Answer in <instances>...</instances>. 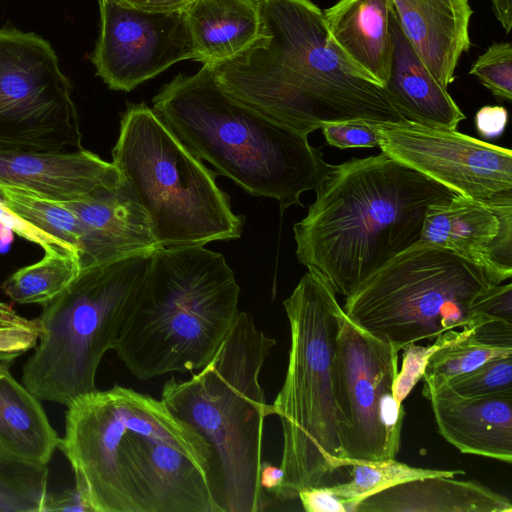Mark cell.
Listing matches in <instances>:
<instances>
[{"label":"cell","mask_w":512,"mask_h":512,"mask_svg":"<svg viewBox=\"0 0 512 512\" xmlns=\"http://www.w3.org/2000/svg\"><path fill=\"white\" fill-rule=\"evenodd\" d=\"M0 226L7 232L11 231L21 238L31 241L41 246L45 252L72 254L78 257L74 252L68 249L63 243L49 236L48 234L29 224L16 214H14L0 199ZM79 260V259H78Z\"/></svg>","instance_id":"cell-36"},{"label":"cell","mask_w":512,"mask_h":512,"mask_svg":"<svg viewBox=\"0 0 512 512\" xmlns=\"http://www.w3.org/2000/svg\"><path fill=\"white\" fill-rule=\"evenodd\" d=\"M47 485V465L0 457V512H42Z\"/></svg>","instance_id":"cell-28"},{"label":"cell","mask_w":512,"mask_h":512,"mask_svg":"<svg viewBox=\"0 0 512 512\" xmlns=\"http://www.w3.org/2000/svg\"><path fill=\"white\" fill-rule=\"evenodd\" d=\"M479 314L512 323V285L498 284L490 287L477 301Z\"/></svg>","instance_id":"cell-37"},{"label":"cell","mask_w":512,"mask_h":512,"mask_svg":"<svg viewBox=\"0 0 512 512\" xmlns=\"http://www.w3.org/2000/svg\"><path fill=\"white\" fill-rule=\"evenodd\" d=\"M276 340L239 314L214 357L187 380L170 377L161 400L210 444L222 512H259L270 499L259 483L265 419L274 414L260 372Z\"/></svg>","instance_id":"cell-5"},{"label":"cell","mask_w":512,"mask_h":512,"mask_svg":"<svg viewBox=\"0 0 512 512\" xmlns=\"http://www.w3.org/2000/svg\"><path fill=\"white\" fill-rule=\"evenodd\" d=\"M499 231L500 220L487 199L455 194L427 207L418 241L447 249L481 266L501 284L490 261Z\"/></svg>","instance_id":"cell-21"},{"label":"cell","mask_w":512,"mask_h":512,"mask_svg":"<svg viewBox=\"0 0 512 512\" xmlns=\"http://www.w3.org/2000/svg\"><path fill=\"white\" fill-rule=\"evenodd\" d=\"M487 200L500 220V231L491 247L490 261L504 282L512 276V190L497 193Z\"/></svg>","instance_id":"cell-34"},{"label":"cell","mask_w":512,"mask_h":512,"mask_svg":"<svg viewBox=\"0 0 512 512\" xmlns=\"http://www.w3.org/2000/svg\"><path fill=\"white\" fill-rule=\"evenodd\" d=\"M1 361V360H0Z\"/></svg>","instance_id":"cell-45"},{"label":"cell","mask_w":512,"mask_h":512,"mask_svg":"<svg viewBox=\"0 0 512 512\" xmlns=\"http://www.w3.org/2000/svg\"><path fill=\"white\" fill-rule=\"evenodd\" d=\"M315 193L293 225L296 256L345 297L419 240L430 204L456 194L383 152L331 165Z\"/></svg>","instance_id":"cell-3"},{"label":"cell","mask_w":512,"mask_h":512,"mask_svg":"<svg viewBox=\"0 0 512 512\" xmlns=\"http://www.w3.org/2000/svg\"><path fill=\"white\" fill-rule=\"evenodd\" d=\"M78 257L45 252L44 257L14 272L2 284L3 292L19 304H41L58 296L79 274Z\"/></svg>","instance_id":"cell-25"},{"label":"cell","mask_w":512,"mask_h":512,"mask_svg":"<svg viewBox=\"0 0 512 512\" xmlns=\"http://www.w3.org/2000/svg\"><path fill=\"white\" fill-rule=\"evenodd\" d=\"M121 183L113 163L85 150H0V189H14L56 202H75Z\"/></svg>","instance_id":"cell-15"},{"label":"cell","mask_w":512,"mask_h":512,"mask_svg":"<svg viewBox=\"0 0 512 512\" xmlns=\"http://www.w3.org/2000/svg\"><path fill=\"white\" fill-rule=\"evenodd\" d=\"M41 36L0 29V150L81 149L72 84Z\"/></svg>","instance_id":"cell-11"},{"label":"cell","mask_w":512,"mask_h":512,"mask_svg":"<svg viewBox=\"0 0 512 512\" xmlns=\"http://www.w3.org/2000/svg\"><path fill=\"white\" fill-rule=\"evenodd\" d=\"M284 482V472L279 466H275L269 462L262 461L259 473V483L261 488L273 499L280 500L282 496V487Z\"/></svg>","instance_id":"cell-42"},{"label":"cell","mask_w":512,"mask_h":512,"mask_svg":"<svg viewBox=\"0 0 512 512\" xmlns=\"http://www.w3.org/2000/svg\"><path fill=\"white\" fill-rule=\"evenodd\" d=\"M381 152L456 194L487 199L512 190V151L409 120L372 122Z\"/></svg>","instance_id":"cell-13"},{"label":"cell","mask_w":512,"mask_h":512,"mask_svg":"<svg viewBox=\"0 0 512 512\" xmlns=\"http://www.w3.org/2000/svg\"><path fill=\"white\" fill-rule=\"evenodd\" d=\"M399 25L431 76L444 88L470 48L468 0H391Z\"/></svg>","instance_id":"cell-17"},{"label":"cell","mask_w":512,"mask_h":512,"mask_svg":"<svg viewBox=\"0 0 512 512\" xmlns=\"http://www.w3.org/2000/svg\"><path fill=\"white\" fill-rule=\"evenodd\" d=\"M0 196L14 214L63 243L79 259L85 233L84 226L77 215L62 202L43 199L14 189H0Z\"/></svg>","instance_id":"cell-27"},{"label":"cell","mask_w":512,"mask_h":512,"mask_svg":"<svg viewBox=\"0 0 512 512\" xmlns=\"http://www.w3.org/2000/svg\"><path fill=\"white\" fill-rule=\"evenodd\" d=\"M185 17L193 59L206 66L236 57L260 36L258 0H193Z\"/></svg>","instance_id":"cell-23"},{"label":"cell","mask_w":512,"mask_h":512,"mask_svg":"<svg viewBox=\"0 0 512 512\" xmlns=\"http://www.w3.org/2000/svg\"><path fill=\"white\" fill-rule=\"evenodd\" d=\"M351 478L332 485L333 491L344 501L347 512H355L364 498L399 483L429 476L463 475V470H440L413 467L395 458L377 461H355L349 466Z\"/></svg>","instance_id":"cell-26"},{"label":"cell","mask_w":512,"mask_h":512,"mask_svg":"<svg viewBox=\"0 0 512 512\" xmlns=\"http://www.w3.org/2000/svg\"><path fill=\"white\" fill-rule=\"evenodd\" d=\"M37 319L19 315L10 305L0 302V359L10 364L35 347L39 336Z\"/></svg>","instance_id":"cell-33"},{"label":"cell","mask_w":512,"mask_h":512,"mask_svg":"<svg viewBox=\"0 0 512 512\" xmlns=\"http://www.w3.org/2000/svg\"><path fill=\"white\" fill-rule=\"evenodd\" d=\"M113 164L149 218L161 248L205 246L238 239L245 217L208 169L155 111L129 104L122 115Z\"/></svg>","instance_id":"cell-9"},{"label":"cell","mask_w":512,"mask_h":512,"mask_svg":"<svg viewBox=\"0 0 512 512\" xmlns=\"http://www.w3.org/2000/svg\"><path fill=\"white\" fill-rule=\"evenodd\" d=\"M60 437L39 399L0 361V443L12 456L47 465Z\"/></svg>","instance_id":"cell-24"},{"label":"cell","mask_w":512,"mask_h":512,"mask_svg":"<svg viewBox=\"0 0 512 512\" xmlns=\"http://www.w3.org/2000/svg\"><path fill=\"white\" fill-rule=\"evenodd\" d=\"M512 392V355L491 358L476 369L433 386H423L422 394L476 398Z\"/></svg>","instance_id":"cell-29"},{"label":"cell","mask_w":512,"mask_h":512,"mask_svg":"<svg viewBox=\"0 0 512 512\" xmlns=\"http://www.w3.org/2000/svg\"><path fill=\"white\" fill-rule=\"evenodd\" d=\"M100 32L90 55L111 89L129 92L194 53L185 11L154 13L99 0Z\"/></svg>","instance_id":"cell-14"},{"label":"cell","mask_w":512,"mask_h":512,"mask_svg":"<svg viewBox=\"0 0 512 512\" xmlns=\"http://www.w3.org/2000/svg\"><path fill=\"white\" fill-rule=\"evenodd\" d=\"M240 287L222 254L159 248L114 351L142 381L204 367L238 314Z\"/></svg>","instance_id":"cell-6"},{"label":"cell","mask_w":512,"mask_h":512,"mask_svg":"<svg viewBox=\"0 0 512 512\" xmlns=\"http://www.w3.org/2000/svg\"><path fill=\"white\" fill-rule=\"evenodd\" d=\"M398 354L391 344L356 326L343 311L334 366L347 422L343 437L347 466L395 458L400 450L404 409L393 392Z\"/></svg>","instance_id":"cell-12"},{"label":"cell","mask_w":512,"mask_h":512,"mask_svg":"<svg viewBox=\"0 0 512 512\" xmlns=\"http://www.w3.org/2000/svg\"><path fill=\"white\" fill-rule=\"evenodd\" d=\"M259 38L209 66L233 98L307 135L324 123L406 119L384 87L346 61L328 39L311 0H258Z\"/></svg>","instance_id":"cell-2"},{"label":"cell","mask_w":512,"mask_h":512,"mask_svg":"<svg viewBox=\"0 0 512 512\" xmlns=\"http://www.w3.org/2000/svg\"><path fill=\"white\" fill-rule=\"evenodd\" d=\"M470 75L475 76L493 95L512 99V46L502 41L492 44L473 63Z\"/></svg>","instance_id":"cell-32"},{"label":"cell","mask_w":512,"mask_h":512,"mask_svg":"<svg viewBox=\"0 0 512 512\" xmlns=\"http://www.w3.org/2000/svg\"><path fill=\"white\" fill-rule=\"evenodd\" d=\"M393 13L391 0H338L323 11L335 50L384 88L394 50Z\"/></svg>","instance_id":"cell-18"},{"label":"cell","mask_w":512,"mask_h":512,"mask_svg":"<svg viewBox=\"0 0 512 512\" xmlns=\"http://www.w3.org/2000/svg\"><path fill=\"white\" fill-rule=\"evenodd\" d=\"M0 457H14L12 456L11 454H9L5 448L3 447V445L0 443ZM16 458V457H15Z\"/></svg>","instance_id":"cell-44"},{"label":"cell","mask_w":512,"mask_h":512,"mask_svg":"<svg viewBox=\"0 0 512 512\" xmlns=\"http://www.w3.org/2000/svg\"><path fill=\"white\" fill-rule=\"evenodd\" d=\"M393 34V58L385 85L391 102L406 120L455 130L466 116L448 90L425 68L404 35L395 12Z\"/></svg>","instance_id":"cell-22"},{"label":"cell","mask_w":512,"mask_h":512,"mask_svg":"<svg viewBox=\"0 0 512 512\" xmlns=\"http://www.w3.org/2000/svg\"><path fill=\"white\" fill-rule=\"evenodd\" d=\"M326 142L339 149L378 147L372 122L355 119L324 123L320 128Z\"/></svg>","instance_id":"cell-35"},{"label":"cell","mask_w":512,"mask_h":512,"mask_svg":"<svg viewBox=\"0 0 512 512\" xmlns=\"http://www.w3.org/2000/svg\"><path fill=\"white\" fill-rule=\"evenodd\" d=\"M53 511L94 512L84 492L75 485L57 494H47L42 512Z\"/></svg>","instance_id":"cell-40"},{"label":"cell","mask_w":512,"mask_h":512,"mask_svg":"<svg viewBox=\"0 0 512 512\" xmlns=\"http://www.w3.org/2000/svg\"><path fill=\"white\" fill-rule=\"evenodd\" d=\"M58 448L94 512H222L210 444L161 399L86 394L67 406Z\"/></svg>","instance_id":"cell-1"},{"label":"cell","mask_w":512,"mask_h":512,"mask_svg":"<svg viewBox=\"0 0 512 512\" xmlns=\"http://www.w3.org/2000/svg\"><path fill=\"white\" fill-rule=\"evenodd\" d=\"M508 112L503 106L487 105L480 108L475 115V126L485 139L498 138L505 131Z\"/></svg>","instance_id":"cell-39"},{"label":"cell","mask_w":512,"mask_h":512,"mask_svg":"<svg viewBox=\"0 0 512 512\" xmlns=\"http://www.w3.org/2000/svg\"><path fill=\"white\" fill-rule=\"evenodd\" d=\"M84 226L80 268L106 264L161 248L149 218L122 181L82 201L62 202Z\"/></svg>","instance_id":"cell-16"},{"label":"cell","mask_w":512,"mask_h":512,"mask_svg":"<svg viewBox=\"0 0 512 512\" xmlns=\"http://www.w3.org/2000/svg\"><path fill=\"white\" fill-rule=\"evenodd\" d=\"M439 434L465 454L512 463V392L428 399Z\"/></svg>","instance_id":"cell-19"},{"label":"cell","mask_w":512,"mask_h":512,"mask_svg":"<svg viewBox=\"0 0 512 512\" xmlns=\"http://www.w3.org/2000/svg\"><path fill=\"white\" fill-rule=\"evenodd\" d=\"M128 7L154 13L183 12L193 0H117Z\"/></svg>","instance_id":"cell-41"},{"label":"cell","mask_w":512,"mask_h":512,"mask_svg":"<svg viewBox=\"0 0 512 512\" xmlns=\"http://www.w3.org/2000/svg\"><path fill=\"white\" fill-rule=\"evenodd\" d=\"M494 14L503 29L509 33L512 27V0H490Z\"/></svg>","instance_id":"cell-43"},{"label":"cell","mask_w":512,"mask_h":512,"mask_svg":"<svg viewBox=\"0 0 512 512\" xmlns=\"http://www.w3.org/2000/svg\"><path fill=\"white\" fill-rule=\"evenodd\" d=\"M290 327L285 380L273 405L280 419L284 472L282 501L323 485L347 467L334 355L343 308L332 287L315 271L302 276L283 302Z\"/></svg>","instance_id":"cell-7"},{"label":"cell","mask_w":512,"mask_h":512,"mask_svg":"<svg viewBox=\"0 0 512 512\" xmlns=\"http://www.w3.org/2000/svg\"><path fill=\"white\" fill-rule=\"evenodd\" d=\"M152 253L81 269L36 318L40 331L22 370L39 400L69 406L95 390L96 373L113 350L148 277Z\"/></svg>","instance_id":"cell-8"},{"label":"cell","mask_w":512,"mask_h":512,"mask_svg":"<svg viewBox=\"0 0 512 512\" xmlns=\"http://www.w3.org/2000/svg\"><path fill=\"white\" fill-rule=\"evenodd\" d=\"M477 328V327H476ZM476 328L452 329L438 336L428 346L410 343L404 346L402 366L394 381L393 392L395 399L402 403L411 390L422 378L430 357L438 350L461 342L472 336Z\"/></svg>","instance_id":"cell-31"},{"label":"cell","mask_w":512,"mask_h":512,"mask_svg":"<svg viewBox=\"0 0 512 512\" xmlns=\"http://www.w3.org/2000/svg\"><path fill=\"white\" fill-rule=\"evenodd\" d=\"M429 476L361 500L355 512H511L509 498L475 480Z\"/></svg>","instance_id":"cell-20"},{"label":"cell","mask_w":512,"mask_h":512,"mask_svg":"<svg viewBox=\"0 0 512 512\" xmlns=\"http://www.w3.org/2000/svg\"><path fill=\"white\" fill-rule=\"evenodd\" d=\"M512 355V348L480 341L474 336L436 351L429 359L423 386H433L447 379L466 374L491 358Z\"/></svg>","instance_id":"cell-30"},{"label":"cell","mask_w":512,"mask_h":512,"mask_svg":"<svg viewBox=\"0 0 512 512\" xmlns=\"http://www.w3.org/2000/svg\"><path fill=\"white\" fill-rule=\"evenodd\" d=\"M297 498L306 512H347L344 501L331 486H314L298 491Z\"/></svg>","instance_id":"cell-38"},{"label":"cell","mask_w":512,"mask_h":512,"mask_svg":"<svg viewBox=\"0 0 512 512\" xmlns=\"http://www.w3.org/2000/svg\"><path fill=\"white\" fill-rule=\"evenodd\" d=\"M493 285L498 283L481 266L417 241L361 281L342 308L356 326L400 351L496 319L476 311Z\"/></svg>","instance_id":"cell-10"},{"label":"cell","mask_w":512,"mask_h":512,"mask_svg":"<svg viewBox=\"0 0 512 512\" xmlns=\"http://www.w3.org/2000/svg\"><path fill=\"white\" fill-rule=\"evenodd\" d=\"M153 110L177 139L217 175L249 194L278 201L283 213L317 191L331 165L308 135L229 95L209 66L179 73L153 97Z\"/></svg>","instance_id":"cell-4"}]
</instances>
